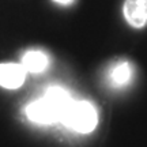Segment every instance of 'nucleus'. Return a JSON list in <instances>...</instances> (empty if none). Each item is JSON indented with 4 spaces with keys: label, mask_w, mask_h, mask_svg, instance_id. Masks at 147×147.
Listing matches in <instances>:
<instances>
[{
    "label": "nucleus",
    "mask_w": 147,
    "mask_h": 147,
    "mask_svg": "<svg viewBox=\"0 0 147 147\" xmlns=\"http://www.w3.org/2000/svg\"><path fill=\"white\" fill-rule=\"evenodd\" d=\"M60 123L79 134H90L98 124V112L89 101H74L64 110Z\"/></svg>",
    "instance_id": "nucleus-1"
},
{
    "label": "nucleus",
    "mask_w": 147,
    "mask_h": 147,
    "mask_svg": "<svg viewBox=\"0 0 147 147\" xmlns=\"http://www.w3.org/2000/svg\"><path fill=\"white\" fill-rule=\"evenodd\" d=\"M25 113L30 121L36 124H44V125L57 123L61 117V113L57 109V106L45 95L40 100L29 104L25 109Z\"/></svg>",
    "instance_id": "nucleus-2"
},
{
    "label": "nucleus",
    "mask_w": 147,
    "mask_h": 147,
    "mask_svg": "<svg viewBox=\"0 0 147 147\" xmlns=\"http://www.w3.org/2000/svg\"><path fill=\"white\" fill-rule=\"evenodd\" d=\"M135 69L132 63L127 60H119L110 65L106 71V82L113 89H124L132 82Z\"/></svg>",
    "instance_id": "nucleus-3"
},
{
    "label": "nucleus",
    "mask_w": 147,
    "mask_h": 147,
    "mask_svg": "<svg viewBox=\"0 0 147 147\" xmlns=\"http://www.w3.org/2000/svg\"><path fill=\"white\" fill-rule=\"evenodd\" d=\"M26 69L22 64L16 63H3L0 64V86L4 89L15 90L19 89L25 79Z\"/></svg>",
    "instance_id": "nucleus-4"
},
{
    "label": "nucleus",
    "mask_w": 147,
    "mask_h": 147,
    "mask_svg": "<svg viewBox=\"0 0 147 147\" xmlns=\"http://www.w3.org/2000/svg\"><path fill=\"white\" fill-rule=\"evenodd\" d=\"M123 12L128 25L142 29L147 23V0H125Z\"/></svg>",
    "instance_id": "nucleus-5"
},
{
    "label": "nucleus",
    "mask_w": 147,
    "mask_h": 147,
    "mask_svg": "<svg viewBox=\"0 0 147 147\" xmlns=\"http://www.w3.org/2000/svg\"><path fill=\"white\" fill-rule=\"evenodd\" d=\"M49 64H51L49 56L45 52H42V51L32 49V51H27L22 56V65L29 72L33 74L44 72L49 67Z\"/></svg>",
    "instance_id": "nucleus-6"
},
{
    "label": "nucleus",
    "mask_w": 147,
    "mask_h": 147,
    "mask_svg": "<svg viewBox=\"0 0 147 147\" xmlns=\"http://www.w3.org/2000/svg\"><path fill=\"white\" fill-rule=\"evenodd\" d=\"M53 1L57 3V4H61V5H71L75 0H53Z\"/></svg>",
    "instance_id": "nucleus-7"
}]
</instances>
